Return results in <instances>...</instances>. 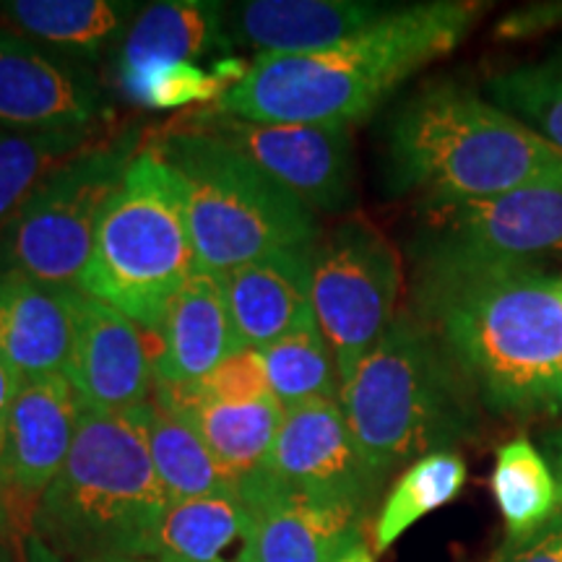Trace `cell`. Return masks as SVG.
Listing matches in <instances>:
<instances>
[{"mask_svg":"<svg viewBox=\"0 0 562 562\" xmlns=\"http://www.w3.org/2000/svg\"><path fill=\"white\" fill-rule=\"evenodd\" d=\"M417 311L492 414L562 417L560 277L531 263L419 256Z\"/></svg>","mask_w":562,"mask_h":562,"instance_id":"1","label":"cell"},{"mask_svg":"<svg viewBox=\"0 0 562 562\" xmlns=\"http://www.w3.org/2000/svg\"><path fill=\"white\" fill-rule=\"evenodd\" d=\"M484 9L474 0L414 3L326 50L258 55L209 110L258 123L355 125L417 70L453 53Z\"/></svg>","mask_w":562,"mask_h":562,"instance_id":"2","label":"cell"},{"mask_svg":"<svg viewBox=\"0 0 562 562\" xmlns=\"http://www.w3.org/2000/svg\"><path fill=\"white\" fill-rule=\"evenodd\" d=\"M391 180L422 206L482 201L529 186H562V151L476 91L430 83L389 133Z\"/></svg>","mask_w":562,"mask_h":562,"instance_id":"3","label":"cell"},{"mask_svg":"<svg viewBox=\"0 0 562 562\" xmlns=\"http://www.w3.org/2000/svg\"><path fill=\"white\" fill-rule=\"evenodd\" d=\"M339 402L364 467L381 484L474 430L472 389L430 326L409 311L396 313L341 383Z\"/></svg>","mask_w":562,"mask_h":562,"instance_id":"4","label":"cell"},{"mask_svg":"<svg viewBox=\"0 0 562 562\" xmlns=\"http://www.w3.org/2000/svg\"><path fill=\"white\" fill-rule=\"evenodd\" d=\"M170 501L154 469L140 406L83 409L68 459L34 508V529L74 562L104 554L140 558Z\"/></svg>","mask_w":562,"mask_h":562,"instance_id":"5","label":"cell"},{"mask_svg":"<svg viewBox=\"0 0 562 562\" xmlns=\"http://www.w3.org/2000/svg\"><path fill=\"white\" fill-rule=\"evenodd\" d=\"M151 149L178 180L201 271L224 273L269 252L315 245L313 211L220 138L175 125Z\"/></svg>","mask_w":562,"mask_h":562,"instance_id":"6","label":"cell"},{"mask_svg":"<svg viewBox=\"0 0 562 562\" xmlns=\"http://www.w3.org/2000/svg\"><path fill=\"white\" fill-rule=\"evenodd\" d=\"M199 271L178 180L140 149L104 209L79 290L157 331L167 305Z\"/></svg>","mask_w":562,"mask_h":562,"instance_id":"7","label":"cell"},{"mask_svg":"<svg viewBox=\"0 0 562 562\" xmlns=\"http://www.w3.org/2000/svg\"><path fill=\"white\" fill-rule=\"evenodd\" d=\"M140 131L91 140L26 201L0 232V266L42 284L76 286L87 269L97 227L138 154Z\"/></svg>","mask_w":562,"mask_h":562,"instance_id":"8","label":"cell"},{"mask_svg":"<svg viewBox=\"0 0 562 562\" xmlns=\"http://www.w3.org/2000/svg\"><path fill=\"white\" fill-rule=\"evenodd\" d=\"M402 261L385 235L351 216L328 232L313 252V313L334 351L339 383L396 318Z\"/></svg>","mask_w":562,"mask_h":562,"instance_id":"9","label":"cell"},{"mask_svg":"<svg viewBox=\"0 0 562 562\" xmlns=\"http://www.w3.org/2000/svg\"><path fill=\"white\" fill-rule=\"evenodd\" d=\"M188 125L240 151L313 214H339L351 203L355 149L347 123H258L203 110Z\"/></svg>","mask_w":562,"mask_h":562,"instance_id":"10","label":"cell"},{"mask_svg":"<svg viewBox=\"0 0 562 562\" xmlns=\"http://www.w3.org/2000/svg\"><path fill=\"white\" fill-rule=\"evenodd\" d=\"M422 256L531 263L562 256V186L425 206Z\"/></svg>","mask_w":562,"mask_h":562,"instance_id":"11","label":"cell"},{"mask_svg":"<svg viewBox=\"0 0 562 562\" xmlns=\"http://www.w3.org/2000/svg\"><path fill=\"white\" fill-rule=\"evenodd\" d=\"M104 115L108 104L87 63L0 30V128L94 131Z\"/></svg>","mask_w":562,"mask_h":562,"instance_id":"12","label":"cell"},{"mask_svg":"<svg viewBox=\"0 0 562 562\" xmlns=\"http://www.w3.org/2000/svg\"><path fill=\"white\" fill-rule=\"evenodd\" d=\"M266 474L281 487L368 510L381 482L364 467L339 398L284 409Z\"/></svg>","mask_w":562,"mask_h":562,"instance_id":"13","label":"cell"},{"mask_svg":"<svg viewBox=\"0 0 562 562\" xmlns=\"http://www.w3.org/2000/svg\"><path fill=\"white\" fill-rule=\"evenodd\" d=\"M252 529L245 562H339L364 544L368 510L281 487L266 474L243 482Z\"/></svg>","mask_w":562,"mask_h":562,"instance_id":"14","label":"cell"},{"mask_svg":"<svg viewBox=\"0 0 562 562\" xmlns=\"http://www.w3.org/2000/svg\"><path fill=\"white\" fill-rule=\"evenodd\" d=\"M63 375L91 412H133L151 402L157 385V370L136 323L83 292Z\"/></svg>","mask_w":562,"mask_h":562,"instance_id":"15","label":"cell"},{"mask_svg":"<svg viewBox=\"0 0 562 562\" xmlns=\"http://www.w3.org/2000/svg\"><path fill=\"white\" fill-rule=\"evenodd\" d=\"M83 406L63 372L19 385L0 463V492L40 501L68 459Z\"/></svg>","mask_w":562,"mask_h":562,"instance_id":"16","label":"cell"},{"mask_svg":"<svg viewBox=\"0 0 562 562\" xmlns=\"http://www.w3.org/2000/svg\"><path fill=\"white\" fill-rule=\"evenodd\" d=\"M315 245L269 252L220 273L232 326L245 349L263 351L284 336L315 323Z\"/></svg>","mask_w":562,"mask_h":562,"instance_id":"17","label":"cell"},{"mask_svg":"<svg viewBox=\"0 0 562 562\" xmlns=\"http://www.w3.org/2000/svg\"><path fill=\"white\" fill-rule=\"evenodd\" d=\"M81 290L0 273V360L21 383L63 372L74 347Z\"/></svg>","mask_w":562,"mask_h":562,"instance_id":"18","label":"cell"},{"mask_svg":"<svg viewBox=\"0 0 562 562\" xmlns=\"http://www.w3.org/2000/svg\"><path fill=\"white\" fill-rule=\"evenodd\" d=\"M161 351L154 362L157 383L191 385L216 364L245 349L232 326L220 273L195 271L167 305Z\"/></svg>","mask_w":562,"mask_h":562,"instance_id":"19","label":"cell"},{"mask_svg":"<svg viewBox=\"0 0 562 562\" xmlns=\"http://www.w3.org/2000/svg\"><path fill=\"white\" fill-rule=\"evenodd\" d=\"M389 11L368 0H250L232 11V32L258 55H300L339 45Z\"/></svg>","mask_w":562,"mask_h":562,"instance_id":"20","label":"cell"},{"mask_svg":"<svg viewBox=\"0 0 562 562\" xmlns=\"http://www.w3.org/2000/svg\"><path fill=\"white\" fill-rule=\"evenodd\" d=\"M224 9L209 0H161L136 13L121 42L117 76L123 91L154 70L193 63L227 50Z\"/></svg>","mask_w":562,"mask_h":562,"instance_id":"21","label":"cell"},{"mask_svg":"<svg viewBox=\"0 0 562 562\" xmlns=\"http://www.w3.org/2000/svg\"><path fill=\"white\" fill-rule=\"evenodd\" d=\"M136 11L128 0H3L0 21L45 50L91 66L121 45Z\"/></svg>","mask_w":562,"mask_h":562,"instance_id":"22","label":"cell"},{"mask_svg":"<svg viewBox=\"0 0 562 562\" xmlns=\"http://www.w3.org/2000/svg\"><path fill=\"white\" fill-rule=\"evenodd\" d=\"M252 529L250 505L240 495L170 501L140 558L175 562H245Z\"/></svg>","mask_w":562,"mask_h":562,"instance_id":"23","label":"cell"},{"mask_svg":"<svg viewBox=\"0 0 562 562\" xmlns=\"http://www.w3.org/2000/svg\"><path fill=\"white\" fill-rule=\"evenodd\" d=\"M151 398L172 406L191 422L216 461L240 480V487L245 480L266 469L284 419V406L273 396L248 404H211L182 398L172 389L157 383Z\"/></svg>","mask_w":562,"mask_h":562,"instance_id":"24","label":"cell"},{"mask_svg":"<svg viewBox=\"0 0 562 562\" xmlns=\"http://www.w3.org/2000/svg\"><path fill=\"white\" fill-rule=\"evenodd\" d=\"M149 453L172 501L203 495H240V480L224 469L195 427L178 409L151 398L140 406Z\"/></svg>","mask_w":562,"mask_h":562,"instance_id":"25","label":"cell"},{"mask_svg":"<svg viewBox=\"0 0 562 562\" xmlns=\"http://www.w3.org/2000/svg\"><path fill=\"white\" fill-rule=\"evenodd\" d=\"M490 487L510 542L531 537L562 508L550 461L526 435H516L497 448Z\"/></svg>","mask_w":562,"mask_h":562,"instance_id":"26","label":"cell"},{"mask_svg":"<svg viewBox=\"0 0 562 562\" xmlns=\"http://www.w3.org/2000/svg\"><path fill=\"white\" fill-rule=\"evenodd\" d=\"M467 461L456 451H438L414 461L393 482L372 526V554L389 552L414 524L461 495Z\"/></svg>","mask_w":562,"mask_h":562,"instance_id":"27","label":"cell"},{"mask_svg":"<svg viewBox=\"0 0 562 562\" xmlns=\"http://www.w3.org/2000/svg\"><path fill=\"white\" fill-rule=\"evenodd\" d=\"M91 131L24 133L0 128V232L58 167L91 144Z\"/></svg>","mask_w":562,"mask_h":562,"instance_id":"28","label":"cell"},{"mask_svg":"<svg viewBox=\"0 0 562 562\" xmlns=\"http://www.w3.org/2000/svg\"><path fill=\"white\" fill-rule=\"evenodd\" d=\"M261 355L271 396L284 409L315 402V398H339L341 383L334 351L326 336L321 334L318 323L284 336L266 347Z\"/></svg>","mask_w":562,"mask_h":562,"instance_id":"29","label":"cell"},{"mask_svg":"<svg viewBox=\"0 0 562 562\" xmlns=\"http://www.w3.org/2000/svg\"><path fill=\"white\" fill-rule=\"evenodd\" d=\"M490 102L562 151V55L495 74Z\"/></svg>","mask_w":562,"mask_h":562,"instance_id":"30","label":"cell"},{"mask_svg":"<svg viewBox=\"0 0 562 562\" xmlns=\"http://www.w3.org/2000/svg\"><path fill=\"white\" fill-rule=\"evenodd\" d=\"M167 389H172L182 398L211 404H248L271 396L263 355L258 349H240L222 364H216L201 381L191 385H167Z\"/></svg>","mask_w":562,"mask_h":562,"instance_id":"31","label":"cell"},{"mask_svg":"<svg viewBox=\"0 0 562 562\" xmlns=\"http://www.w3.org/2000/svg\"><path fill=\"white\" fill-rule=\"evenodd\" d=\"M224 91H227V87L211 70H203L193 63H178V66L154 70L151 76L140 79L125 94L133 102L151 110H180L188 108V104L209 100L216 102Z\"/></svg>","mask_w":562,"mask_h":562,"instance_id":"32","label":"cell"},{"mask_svg":"<svg viewBox=\"0 0 562 562\" xmlns=\"http://www.w3.org/2000/svg\"><path fill=\"white\" fill-rule=\"evenodd\" d=\"M492 562H562V508L531 537L505 539Z\"/></svg>","mask_w":562,"mask_h":562,"instance_id":"33","label":"cell"},{"mask_svg":"<svg viewBox=\"0 0 562 562\" xmlns=\"http://www.w3.org/2000/svg\"><path fill=\"white\" fill-rule=\"evenodd\" d=\"M554 24H562V3H550L539 5V9L510 13V16H505L501 21V26H497V37H526V34H537Z\"/></svg>","mask_w":562,"mask_h":562,"instance_id":"34","label":"cell"},{"mask_svg":"<svg viewBox=\"0 0 562 562\" xmlns=\"http://www.w3.org/2000/svg\"><path fill=\"white\" fill-rule=\"evenodd\" d=\"M21 381L13 375L9 364L0 360V463H3V440H5V425H9V414L16 398Z\"/></svg>","mask_w":562,"mask_h":562,"instance_id":"35","label":"cell"},{"mask_svg":"<svg viewBox=\"0 0 562 562\" xmlns=\"http://www.w3.org/2000/svg\"><path fill=\"white\" fill-rule=\"evenodd\" d=\"M542 453H544V459L550 461L554 480H558V484H560V497H562V427H558V430H552L550 435H547Z\"/></svg>","mask_w":562,"mask_h":562,"instance_id":"36","label":"cell"},{"mask_svg":"<svg viewBox=\"0 0 562 562\" xmlns=\"http://www.w3.org/2000/svg\"><path fill=\"white\" fill-rule=\"evenodd\" d=\"M339 562H375V554H372V547H368V542L351 550L347 558H341Z\"/></svg>","mask_w":562,"mask_h":562,"instance_id":"37","label":"cell"},{"mask_svg":"<svg viewBox=\"0 0 562 562\" xmlns=\"http://www.w3.org/2000/svg\"><path fill=\"white\" fill-rule=\"evenodd\" d=\"M79 562H157L149 558H131V554H104V558H89Z\"/></svg>","mask_w":562,"mask_h":562,"instance_id":"38","label":"cell"},{"mask_svg":"<svg viewBox=\"0 0 562 562\" xmlns=\"http://www.w3.org/2000/svg\"><path fill=\"white\" fill-rule=\"evenodd\" d=\"M0 562H13V554L3 542H0Z\"/></svg>","mask_w":562,"mask_h":562,"instance_id":"39","label":"cell"},{"mask_svg":"<svg viewBox=\"0 0 562 562\" xmlns=\"http://www.w3.org/2000/svg\"><path fill=\"white\" fill-rule=\"evenodd\" d=\"M157 562H175V560H157Z\"/></svg>","mask_w":562,"mask_h":562,"instance_id":"40","label":"cell"},{"mask_svg":"<svg viewBox=\"0 0 562 562\" xmlns=\"http://www.w3.org/2000/svg\"><path fill=\"white\" fill-rule=\"evenodd\" d=\"M560 279H562V277H560Z\"/></svg>","mask_w":562,"mask_h":562,"instance_id":"41","label":"cell"}]
</instances>
